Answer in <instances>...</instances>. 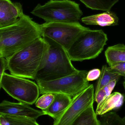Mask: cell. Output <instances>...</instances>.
<instances>
[{
    "label": "cell",
    "instance_id": "19",
    "mask_svg": "<svg viewBox=\"0 0 125 125\" xmlns=\"http://www.w3.org/2000/svg\"><path fill=\"white\" fill-rule=\"evenodd\" d=\"M100 125H125V120L116 112H110L101 116Z\"/></svg>",
    "mask_w": 125,
    "mask_h": 125
},
{
    "label": "cell",
    "instance_id": "30",
    "mask_svg": "<svg viewBox=\"0 0 125 125\" xmlns=\"http://www.w3.org/2000/svg\"><path fill=\"white\" fill-rule=\"evenodd\" d=\"M2 56L3 57V56H2V54L0 53V57H2Z\"/></svg>",
    "mask_w": 125,
    "mask_h": 125
},
{
    "label": "cell",
    "instance_id": "4",
    "mask_svg": "<svg viewBox=\"0 0 125 125\" xmlns=\"http://www.w3.org/2000/svg\"><path fill=\"white\" fill-rule=\"evenodd\" d=\"M108 40L107 35L103 30L89 28L76 38L67 52L71 61L94 59L103 50Z\"/></svg>",
    "mask_w": 125,
    "mask_h": 125
},
{
    "label": "cell",
    "instance_id": "22",
    "mask_svg": "<svg viewBox=\"0 0 125 125\" xmlns=\"http://www.w3.org/2000/svg\"><path fill=\"white\" fill-rule=\"evenodd\" d=\"M108 69L122 76L123 73L125 72V62L114 63L108 67Z\"/></svg>",
    "mask_w": 125,
    "mask_h": 125
},
{
    "label": "cell",
    "instance_id": "13",
    "mask_svg": "<svg viewBox=\"0 0 125 125\" xmlns=\"http://www.w3.org/2000/svg\"><path fill=\"white\" fill-rule=\"evenodd\" d=\"M55 98L51 105L47 109L42 110L45 115H47L56 119L66 110L70 104L72 98L68 95L54 94Z\"/></svg>",
    "mask_w": 125,
    "mask_h": 125
},
{
    "label": "cell",
    "instance_id": "25",
    "mask_svg": "<svg viewBox=\"0 0 125 125\" xmlns=\"http://www.w3.org/2000/svg\"><path fill=\"white\" fill-rule=\"evenodd\" d=\"M118 80L119 79H117L112 80L107 85H106L103 88H102L105 91L107 97L111 94L112 92L114 89Z\"/></svg>",
    "mask_w": 125,
    "mask_h": 125
},
{
    "label": "cell",
    "instance_id": "2",
    "mask_svg": "<svg viewBox=\"0 0 125 125\" xmlns=\"http://www.w3.org/2000/svg\"><path fill=\"white\" fill-rule=\"evenodd\" d=\"M48 44L42 37L34 40L7 60V70L15 76L35 80L46 61Z\"/></svg>",
    "mask_w": 125,
    "mask_h": 125
},
{
    "label": "cell",
    "instance_id": "28",
    "mask_svg": "<svg viewBox=\"0 0 125 125\" xmlns=\"http://www.w3.org/2000/svg\"><path fill=\"white\" fill-rule=\"evenodd\" d=\"M123 86H124V88H125V81H124V82H123ZM123 119H124L125 120V117H124V118H123Z\"/></svg>",
    "mask_w": 125,
    "mask_h": 125
},
{
    "label": "cell",
    "instance_id": "18",
    "mask_svg": "<svg viewBox=\"0 0 125 125\" xmlns=\"http://www.w3.org/2000/svg\"><path fill=\"white\" fill-rule=\"evenodd\" d=\"M87 8L93 10L107 11H110L112 8L119 0H79Z\"/></svg>",
    "mask_w": 125,
    "mask_h": 125
},
{
    "label": "cell",
    "instance_id": "10",
    "mask_svg": "<svg viewBox=\"0 0 125 125\" xmlns=\"http://www.w3.org/2000/svg\"><path fill=\"white\" fill-rule=\"evenodd\" d=\"M9 115L29 117L36 120L45 115L42 111L36 110L23 103H15L7 100L0 103V115Z\"/></svg>",
    "mask_w": 125,
    "mask_h": 125
},
{
    "label": "cell",
    "instance_id": "26",
    "mask_svg": "<svg viewBox=\"0 0 125 125\" xmlns=\"http://www.w3.org/2000/svg\"><path fill=\"white\" fill-rule=\"evenodd\" d=\"M12 2L10 0H0V11L8 7Z\"/></svg>",
    "mask_w": 125,
    "mask_h": 125
},
{
    "label": "cell",
    "instance_id": "12",
    "mask_svg": "<svg viewBox=\"0 0 125 125\" xmlns=\"http://www.w3.org/2000/svg\"><path fill=\"white\" fill-rule=\"evenodd\" d=\"M124 100V95L120 93L115 92L111 94L97 105L95 114L97 116H101L119 109L122 106Z\"/></svg>",
    "mask_w": 125,
    "mask_h": 125
},
{
    "label": "cell",
    "instance_id": "8",
    "mask_svg": "<svg viewBox=\"0 0 125 125\" xmlns=\"http://www.w3.org/2000/svg\"><path fill=\"white\" fill-rule=\"evenodd\" d=\"M42 37H48L63 47L66 51L84 31L89 28L76 23L45 22L41 25Z\"/></svg>",
    "mask_w": 125,
    "mask_h": 125
},
{
    "label": "cell",
    "instance_id": "6",
    "mask_svg": "<svg viewBox=\"0 0 125 125\" xmlns=\"http://www.w3.org/2000/svg\"><path fill=\"white\" fill-rule=\"evenodd\" d=\"M88 71L78 70L77 73L53 81L37 82L40 93L60 94L71 97L75 96L89 85L86 80Z\"/></svg>",
    "mask_w": 125,
    "mask_h": 125
},
{
    "label": "cell",
    "instance_id": "17",
    "mask_svg": "<svg viewBox=\"0 0 125 125\" xmlns=\"http://www.w3.org/2000/svg\"><path fill=\"white\" fill-rule=\"evenodd\" d=\"M100 75L97 82L94 93L103 88L111 81L114 79H119L120 75L118 73L110 71L108 70L106 65H103L101 69Z\"/></svg>",
    "mask_w": 125,
    "mask_h": 125
},
{
    "label": "cell",
    "instance_id": "16",
    "mask_svg": "<svg viewBox=\"0 0 125 125\" xmlns=\"http://www.w3.org/2000/svg\"><path fill=\"white\" fill-rule=\"evenodd\" d=\"M100 122L94 111L93 105L86 109L71 125H100Z\"/></svg>",
    "mask_w": 125,
    "mask_h": 125
},
{
    "label": "cell",
    "instance_id": "15",
    "mask_svg": "<svg viewBox=\"0 0 125 125\" xmlns=\"http://www.w3.org/2000/svg\"><path fill=\"white\" fill-rule=\"evenodd\" d=\"M105 55L109 66L114 63L125 62V45L119 44L108 47Z\"/></svg>",
    "mask_w": 125,
    "mask_h": 125
},
{
    "label": "cell",
    "instance_id": "1",
    "mask_svg": "<svg viewBox=\"0 0 125 125\" xmlns=\"http://www.w3.org/2000/svg\"><path fill=\"white\" fill-rule=\"evenodd\" d=\"M40 37L41 25L23 14L15 23L0 28V53L7 59Z\"/></svg>",
    "mask_w": 125,
    "mask_h": 125
},
{
    "label": "cell",
    "instance_id": "23",
    "mask_svg": "<svg viewBox=\"0 0 125 125\" xmlns=\"http://www.w3.org/2000/svg\"><path fill=\"white\" fill-rule=\"evenodd\" d=\"M101 71L98 68H94L88 71L86 76V80L88 82L94 81L98 79Z\"/></svg>",
    "mask_w": 125,
    "mask_h": 125
},
{
    "label": "cell",
    "instance_id": "11",
    "mask_svg": "<svg viewBox=\"0 0 125 125\" xmlns=\"http://www.w3.org/2000/svg\"><path fill=\"white\" fill-rule=\"evenodd\" d=\"M119 20L116 14L110 11L84 17L81 19L82 22L86 25L102 27L117 25L118 24Z\"/></svg>",
    "mask_w": 125,
    "mask_h": 125
},
{
    "label": "cell",
    "instance_id": "24",
    "mask_svg": "<svg viewBox=\"0 0 125 125\" xmlns=\"http://www.w3.org/2000/svg\"><path fill=\"white\" fill-rule=\"evenodd\" d=\"M6 70H7V60L2 56L0 57V90L1 88L2 76Z\"/></svg>",
    "mask_w": 125,
    "mask_h": 125
},
{
    "label": "cell",
    "instance_id": "7",
    "mask_svg": "<svg viewBox=\"0 0 125 125\" xmlns=\"http://www.w3.org/2000/svg\"><path fill=\"white\" fill-rule=\"evenodd\" d=\"M1 86L9 95L27 105L35 104L40 94L39 86L35 82L5 72L2 76Z\"/></svg>",
    "mask_w": 125,
    "mask_h": 125
},
{
    "label": "cell",
    "instance_id": "5",
    "mask_svg": "<svg viewBox=\"0 0 125 125\" xmlns=\"http://www.w3.org/2000/svg\"><path fill=\"white\" fill-rule=\"evenodd\" d=\"M31 13L45 22H78L83 15L79 4L71 0H50L44 5L39 4Z\"/></svg>",
    "mask_w": 125,
    "mask_h": 125
},
{
    "label": "cell",
    "instance_id": "20",
    "mask_svg": "<svg viewBox=\"0 0 125 125\" xmlns=\"http://www.w3.org/2000/svg\"><path fill=\"white\" fill-rule=\"evenodd\" d=\"M11 125H40L36 119L9 115H3Z\"/></svg>",
    "mask_w": 125,
    "mask_h": 125
},
{
    "label": "cell",
    "instance_id": "3",
    "mask_svg": "<svg viewBox=\"0 0 125 125\" xmlns=\"http://www.w3.org/2000/svg\"><path fill=\"white\" fill-rule=\"evenodd\" d=\"M48 44L46 61L37 73V82L50 81L77 73L66 50L60 44L48 37H42Z\"/></svg>",
    "mask_w": 125,
    "mask_h": 125
},
{
    "label": "cell",
    "instance_id": "14",
    "mask_svg": "<svg viewBox=\"0 0 125 125\" xmlns=\"http://www.w3.org/2000/svg\"><path fill=\"white\" fill-rule=\"evenodd\" d=\"M23 14L22 5L19 3H12L7 8L0 11V28L14 24Z\"/></svg>",
    "mask_w": 125,
    "mask_h": 125
},
{
    "label": "cell",
    "instance_id": "29",
    "mask_svg": "<svg viewBox=\"0 0 125 125\" xmlns=\"http://www.w3.org/2000/svg\"><path fill=\"white\" fill-rule=\"evenodd\" d=\"M122 76H123L124 77H125V72L124 73H123V75Z\"/></svg>",
    "mask_w": 125,
    "mask_h": 125
},
{
    "label": "cell",
    "instance_id": "21",
    "mask_svg": "<svg viewBox=\"0 0 125 125\" xmlns=\"http://www.w3.org/2000/svg\"><path fill=\"white\" fill-rule=\"evenodd\" d=\"M35 103L36 106L42 110H45L51 105L55 98L53 93H46L42 94Z\"/></svg>",
    "mask_w": 125,
    "mask_h": 125
},
{
    "label": "cell",
    "instance_id": "9",
    "mask_svg": "<svg viewBox=\"0 0 125 125\" xmlns=\"http://www.w3.org/2000/svg\"><path fill=\"white\" fill-rule=\"evenodd\" d=\"M94 95V85L89 84L72 98L70 104L58 118L54 120L53 125H71L82 112L93 105Z\"/></svg>",
    "mask_w": 125,
    "mask_h": 125
},
{
    "label": "cell",
    "instance_id": "27",
    "mask_svg": "<svg viewBox=\"0 0 125 125\" xmlns=\"http://www.w3.org/2000/svg\"><path fill=\"white\" fill-rule=\"evenodd\" d=\"M0 125H11L3 115H0Z\"/></svg>",
    "mask_w": 125,
    "mask_h": 125
}]
</instances>
